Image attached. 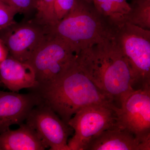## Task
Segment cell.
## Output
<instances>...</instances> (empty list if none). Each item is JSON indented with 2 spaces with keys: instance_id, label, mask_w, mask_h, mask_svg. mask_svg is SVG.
Instances as JSON below:
<instances>
[{
  "instance_id": "3",
  "label": "cell",
  "mask_w": 150,
  "mask_h": 150,
  "mask_svg": "<svg viewBox=\"0 0 150 150\" xmlns=\"http://www.w3.org/2000/svg\"><path fill=\"white\" fill-rule=\"evenodd\" d=\"M117 27L101 14L93 3L76 0L64 18L46 28L49 35L64 41L77 54L94 44L113 38Z\"/></svg>"
},
{
  "instance_id": "17",
  "label": "cell",
  "mask_w": 150,
  "mask_h": 150,
  "mask_svg": "<svg viewBox=\"0 0 150 150\" xmlns=\"http://www.w3.org/2000/svg\"><path fill=\"white\" fill-rule=\"evenodd\" d=\"M18 13L16 10L0 0V30L14 23V17Z\"/></svg>"
},
{
  "instance_id": "12",
  "label": "cell",
  "mask_w": 150,
  "mask_h": 150,
  "mask_svg": "<svg viewBox=\"0 0 150 150\" xmlns=\"http://www.w3.org/2000/svg\"><path fill=\"white\" fill-rule=\"evenodd\" d=\"M130 132L117 126L106 129L94 138L86 150H150Z\"/></svg>"
},
{
  "instance_id": "1",
  "label": "cell",
  "mask_w": 150,
  "mask_h": 150,
  "mask_svg": "<svg viewBox=\"0 0 150 150\" xmlns=\"http://www.w3.org/2000/svg\"><path fill=\"white\" fill-rule=\"evenodd\" d=\"M76 62L95 85L113 101L121 103L133 91L132 70L113 38L82 50Z\"/></svg>"
},
{
  "instance_id": "21",
  "label": "cell",
  "mask_w": 150,
  "mask_h": 150,
  "mask_svg": "<svg viewBox=\"0 0 150 150\" xmlns=\"http://www.w3.org/2000/svg\"><path fill=\"white\" fill-rule=\"evenodd\" d=\"M84 1L90 3H93V0H84Z\"/></svg>"
},
{
  "instance_id": "11",
  "label": "cell",
  "mask_w": 150,
  "mask_h": 150,
  "mask_svg": "<svg viewBox=\"0 0 150 150\" xmlns=\"http://www.w3.org/2000/svg\"><path fill=\"white\" fill-rule=\"evenodd\" d=\"M1 83L14 92H18L23 89L34 88L38 85L32 67L9 54L0 63Z\"/></svg>"
},
{
  "instance_id": "9",
  "label": "cell",
  "mask_w": 150,
  "mask_h": 150,
  "mask_svg": "<svg viewBox=\"0 0 150 150\" xmlns=\"http://www.w3.org/2000/svg\"><path fill=\"white\" fill-rule=\"evenodd\" d=\"M25 121L49 150H69L68 139L72 129L47 105L35 106Z\"/></svg>"
},
{
  "instance_id": "15",
  "label": "cell",
  "mask_w": 150,
  "mask_h": 150,
  "mask_svg": "<svg viewBox=\"0 0 150 150\" xmlns=\"http://www.w3.org/2000/svg\"><path fill=\"white\" fill-rule=\"evenodd\" d=\"M126 22L150 30V0H133Z\"/></svg>"
},
{
  "instance_id": "5",
  "label": "cell",
  "mask_w": 150,
  "mask_h": 150,
  "mask_svg": "<svg viewBox=\"0 0 150 150\" xmlns=\"http://www.w3.org/2000/svg\"><path fill=\"white\" fill-rule=\"evenodd\" d=\"M77 56L67 43L48 34L46 40L26 63L34 70L38 86L42 85L64 74L74 64Z\"/></svg>"
},
{
  "instance_id": "4",
  "label": "cell",
  "mask_w": 150,
  "mask_h": 150,
  "mask_svg": "<svg viewBox=\"0 0 150 150\" xmlns=\"http://www.w3.org/2000/svg\"><path fill=\"white\" fill-rule=\"evenodd\" d=\"M113 38L129 62L134 84L150 85V30L125 22Z\"/></svg>"
},
{
  "instance_id": "19",
  "label": "cell",
  "mask_w": 150,
  "mask_h": 150,
  "mask_svg": "<svg viewBox=\"0 0 150 150\" xmlns=\"http://www.w3.org/2000/svg\"><path fill=\"white\" fill-rule=\"evenodd\" d=\"M76 0H56L54 13L56 23L69 13L74 5Z\"/></svg>"
},
{
  "instance_id": "10",
  "label": "cell",
  "mask_w": 150,
  "mask_h": 150,
  "mask_svg": "<svg viewBox=\"0 0 150 150\" xmlns=\"http://www.w3.org/2000/svg\"><path fill=\"white\" fill-rule=\"evenodd\" d=\"M41 103L35 93L21 94L0 90V134L23 123L31 110Z\"/></svg>"
},
{
  "instance_id": "6",
  "label": "cell",
  "mask_w": 150,
  "mask_h": 150,
  "mask_svg": "<svg viewBox=\"0 0 150 150\" xmlns=\"http://www.w3.org/2000/svg\"><path fill=\"white\" fill-rule=\"evenodd\" d=\"M115 104H94L83 108L70 119L68 125L74 131L68 140L69 150H86L92 139L102 131L117 126Z\"/></svg>"
},
{
  "instance_id": "8",
  "label": "cell",
  "mask_w": 150,
  "mask_h": 150,
  "mask_svg": "<svg viewBox=\"0 0 150 150\" xmlns=\"http://www.w3.org/2000/svg\"><path fill=\"white\" fill-rule=\"evenodd\" d=\"M47 28L34 19L17 23L0 30V39L5 44L9 55L26 62L46 40Z\"/></svg>"
},
{
  "instance_id": "20",
  "label": "cell",
  "mask_w": 150,
  "mask_h": 150,
  "mask_svg": "<svg viewBox=\"0 0 150 150\" xmlns=\"http://www.w3.org/2000/svg\"><path fill=\"white\" fill-rule=\"evenodd\" d=\"M8 54V51L6 46L3 40L0 39V63L5 60Z\"/></svg>"
},
{
  "instance_id": "18",
  "label": "cell",
  "mask_w": 150,
  "mask_h": 150,
  "mask_svg": "<svg viewBox=\"0 0 150 150\" xmlns=\"http://www.w3.org/2000/svg\"><path fill=\"white\" fill-rule=\"evenodd\" d=\"M20 13L28 15L35 11V0H1Z\"/></svg>"
},
{
  "instance_id": "2",
  "label": "cell",
  "mask_w": 150,
  "mask_h": 150,
  "mask_svg": "<svg viewBox=\"0 0 150 150\" xmlns=\"http://www.w3.org/2000/svg\"><path fill=\"white\" fill-rule=\"evenodd\" d=\"M30 90L39 96L41 103L51 108L67 124L83 108L94 104H115L86 74L76 60L58 79Z\"/></svg>"
},
{
  "instance_id": "14",
  "label": "cell",
  "mask_w": 150,
  "mask_h": 150,
  "mask_svg": "<svg viewBox=\"0 0 150 150\" xmlns=\"http://www.w3.org/2000/svg\"><path fill=\"white\" fill-rule=\"evenodd\" d=\"M93 4L101 14L117 26L126 22L131 9L127 0H93Z\"/></svg>"
},
{
  "instance_id": "13",
  "label": "cell",
  "mask_w": 150,
  "mask_h": 150,
  "mask_svg": "<svg viewBox=\"0 0 150 150\" xmlns=\"http://www.w3.org/2000/svg\"><path fill=\"white\" fill-rule=\"evenodd\" d=\"M0 134V150H43L47 147L35 131L27 124Z\"/></svg>"
},
{
  "instance_id": "16",
  "label": "cell",
  "mask_w": 150,
  "mask_h": 150,
  "mask_svg": "<svg viewBox=\"0 0 150 150\" xmlns=\"http://www.w3.org/2000/svg\"><path fill=\"white\" fill-rule=\"evenodd\" d=\"M56 0H35V16L34 19L39 24L46 27L56 24L54 13Z\"/></svg>"
},
{
  "instance_id": "7",
  "label": "cell",
  "mask_w": 150,
  "mask_h": 150,
  "mask_svg": "<svg viewBox=\"0 0 150 150\" xmlns=\"http://www.w3.org/2000/svg\"><path fill=\"white\" fill-rule=\"evenodd\" d=\"M116 109L117 126L150 145V85L134 90Z\"/></svg>"
}]
</instances>
